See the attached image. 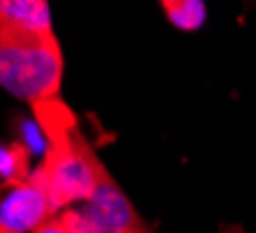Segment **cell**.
<instances>
[{"label":"cell","mask_w":256,"mask_h":233,"mask_svg":"<svg viewBox=\"0 0 256 233\" xmlns=\"http://www.w3.org/2000/svg\"><path fill=\"white\" fill-rule=\"evenodd\" d=\"M164 16L178 30H198L206 24V0H157Z\"/></svg>","instance_id":"cell-7"},{"label":"cell","mask_w":256,"mask_h":233,"mask_svg":"<svg viewBox=\"0 0 256 233\" xmlns=\"http://www.w3.org/2000/svg\"><path fill=\"white\" fill-rule=\"evenodd\" d=\"M35 233H106L90 210L65 208L48 217Z\"/></svg>","instance_id":"cell-6"},{"label":"cell","mask_w":256,"mask_h":233,"mask_svg":"<svg viewBox=\"0 0 256 233\" xmlns=\"http://www.w3.org/2000/svg\"><path fill=\"white\" fill-rule=\"evenodd\" d=\"M32 152L24 141H7L0 150V187L2 192L10 187H16L32 176Z\"/></svg>","instance_id":"cell-5"},{"label":"cell","mask_w":256,"mask_h":233,"mask_svg":"<svg viewBox=\"0 0 256 233\" xmlns=\"http://www.w3.org/2000/svg\"><path fill=\"white\" fill-rule=\"evenodd\" d=\"M65 58L56 32L0 35V84L30 106L60 97Z\"/></svg>","instance_id":"cell-2"},{"label":"cell","mask_w":256,"mask_h":233,"mask_svg":"<svg viewBox=\"0 0 256 233\" xmlns=\"http://www.w3.org/2000/svg\"><path fill=\"white\" fill-rule=\"evenodd\" d=\"M37 127L42 130L46 148L44 157L32 174L42 180L58 210L86 201L92 196V176H90V150L95 146L84 134L76 114L62 97L44 100L32 104Z\"/></svg>","instance_id":"cell-1"},{"label":"cell","mask_w":256,"mask_h":233,"mask_svg":"<svg viewBox=\"0 0 256 233\" xmlns=\"http://www.w3.org/2000/svg\"><path fill=\"white\" fill-rule=\"evenodd\" d=\"M138 233H150V231H138Z\"/></svg>","instance_id":"cell-9"},{"label":"cell","mask_w":256,"mask_h":233,"mask_svg":"<svg viewBox=\"0 0 256 233\" xmlns=\"http://www.w3.org/2000/svg\"><path fill=\"white\" fill-rule=\"evenodd\" d=\"M60 212L35 174L26 182L10 187L0 204V233H35L48 217Z\"/></svg>","instance_id":"cell-3"},{"label":"cell","mask_w":256,"mask_h":233,"mask_svg":"<svg viewBox=\"0 0 256 233\" xmlns=\"http://www.w3.org/2000/svg\"><path fill=\"white\" fill-rule=\"evenodd\" d=\"M220 233H244V228L240 224H222Z\"/></svg>","instance_id":"cell-8"},{"label":"cell","mask_w":256,"mask_h":233,"mask_svg":"<svg viewBox=\"0 0 256 233\" xmlns=\"http://www.w3.org/2000/svg\"><path fill=\"white\" fill-rule=\"evenodd\" d=\"M56 32L48 0H0V35Z\"/></svg>","instance_id":"cell-4"}]
</instances>
